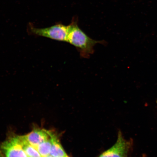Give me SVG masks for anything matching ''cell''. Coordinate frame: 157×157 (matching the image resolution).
<instances>
[{"label": "cell", "instance_id": "cell-1", "mask_svg": "<svg viewBox=\"0 0 157 157\" xmlns=\"http://www.w3.org/2000/svg\"><path fill=\"white\" fill-rule=\"evenodd\" d=\"M69 26L67 42L73 45L79 53L80 57L89 58L94 52V47L98 44H105V41L94 40L90 38L73 21Z\"/></svg>", "mask_w": 157, "mask_h": 157}, {"label": "cell", "instance_id": "cell-3", "mask_svg": "<svg viewBox=\"0 0 157 157\" xmlns=\"http://www.w3.org/2000/svg\"><path fill=\"white\" fill-rule=\"evenodd\" d=\"M0 150L5 157H28L19 143L18 136L12 137L2 143Z\"/></svg>", "mask_w": 157, "mask_h": 157}, {"label": "cell", "instance_id": "cell-10", "mask_svg": "<svg viewBox=\"0 0 157 157\" xmlns=\"http://www.w3.org/2000/svg\"><path fill=\"white\" fill-rule=\"evenodd\" d=\"M44 157H53L52 156L50 155H48V156Z\"/></svg>", "mask_w": 157, "mask_h": 157}, {"label": "cell", "instance_id": "cell-6", "mask_svg": "<svg viewBox=\"0 0 157 157\" xmlns=\"http://www.w3.org/2000/svg\"><path fill=\"white\" fill-rule=\"evenodd\" d=\"M52 145L50 155L54 157H67L66 153L59 141L58 137L52 133Z\"/></svg>", "mask_w": 157, "mask_h": 157}, {"label": "cell", "instance_id": "cell-5", "mask_svg": "<svg viewBox=\"0 0 157 157\" xmlns=\"http://www.w3.org/2000/svg\"><path fill=\"white\" fill-rule=\"evenodd\" d=\"M52 132L44 129H36L24 136L28 142L35 148L50 138Z\"/></svg>", "mask_w": 157, "mask_h": 157}, {"label": "cell", "instance_id": "cell-11", "mask_svg": "<svg viewBox=\"0 0 157 157\" xmlns=\"http://www.w3.org/2000/svg\"><path fill=\"white\" fill-rule=\"evenodd\" d=\"M67 157H69L67 156Z\"/></svg>", "mask_w": 157, "mask_h": 157}, {"label": "cell", "instance_id": "cell-8", "mask_svg": "<svg viewBox=\"0 0 157 157\" xmlns=\"http://www.w3.org/2000/svg\"><path fill=\"white\" fill-rule=\"evenodd\" d=\"M52 145V137L51 136L50 138L41 143L36 148L41 156L42 157H44L50 155Z\"/></svg>", "mask_w": 157, "mask_h": 157}, {"label": "cell", "instance_id": "cell-2", "mask_svg": "<svg viewBox=\"0 0 157 157\" xmlns=\"http://www.w3.org/2000/svg\"><path fill=\"white\" fill-rule=\"evenodd\" d=\"M29 32L33 35L44 36L61 42H68L69 26L61 24L44 29L35 28L29 25Z\"/></svg>", "mask_w": 157, "mask_h": 157}, {"label": "cell", "instance_id": "cell-4", "mask_svg": "<svg viewBox=\"0 0 157 157\" xmlns=\"http://www.w3.org/2000/svg\"><path fill=\"white\" fill-rule=\"evenodd\" d=\"M131 143L125 140L119 132L115 144L99 157H126L131 148Z\"/></svg>", "mask_w": 157, "mask_h": 157}, {"label": "cell", "instance_id": "cell-7", "mask_svg": "<svg viewBox=\"0 0 157 157\" xmlns=\"http://www.w3.org/2000/svg\"><path fill=\"white\" fill-rule=\"evenodd\" d=\"M20 143L28 157H42L36 148L25 139L24 136H18Z\"/></svg>", "mask_w": 157, "mask_h": 157}, {"label": "cell", "instance_id": "cell-9", "mask_svg": "<svg viewBox=\"0 0 157 157\" xmlns=\"http://www.w3.org/2000/svg\"><path fill=\"white\" fill-rule=\"evenodd\" d=\"M0 157H5L1 152H0Z\"/></svg>", "mask_w": 157, "mask_h": 157}]
</instances>
